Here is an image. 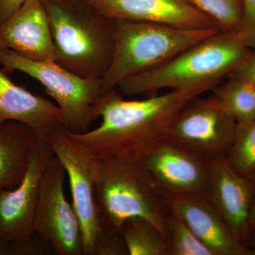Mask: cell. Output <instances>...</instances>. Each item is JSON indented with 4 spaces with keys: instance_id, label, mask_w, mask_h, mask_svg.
Returning <instances> with one entry per match:
<instances>
[{
    "instance_id": "4fadbf2b",
    "label": "cell",
    "mask_w": 255,
    "mask_h": 255,
    "mask_svg": "<svg viewBox=\"0 0 255 255\" xmlns=\"http://www.w3.org/2000/svg\"><path fill=\"white\" fill-rule=\"evenodd\" d=\"M0 40L6 49L34 61H55L56 51L49 18L42 0H26L0 24Z\"/></svg>"
},
{
    "instance_id": "d6986e66",
    "label": "cell",
    "mask_w": 255,
    "mask_h": 255,
    "mask_svg": "<svg viewBox=\"0 0 255 255\" xmlns=\"http://www.w3.org/2000/svg\"><path fill=\"white\" fill-rule=\"evenodd\" d=\"M122 234L128 255H168L163 234L147 220L128 219L122 226Z\"/></svg>"
},
{
    "instance_id": "2e32d148",
    "label": "cell",
    "mask_w": 255,
    "mask_h": 255,
    "mask_svg": "<svg viewBox=\"0 0 255 255\" xmlns=\"http://www.w3.org/2000/svg\"><path fill=\"white\" fill-rule=\"evenodd\" d=\"M9 122L25 124L46 139L63 127L61 111L55 102L18 86L0 70V127Z\"/></svg>"
},
{
    "instance_id": "8fae6325",
    "label": "cell",
    "mask_w": 255,
    "mask_h": 255,
    "mask_svg": "<svg viewBox=\"0 0 255 255\" xmlns=\"http://www.w3.org/2000/svg\"><path fill=\"white\" fill-rule=\"evenodd\" d=\"M142 162L166 196L206 195L208 159L179 142L162 139Z\"/></svg>"
},
{
    "instance_id": "ba28073f",
    "label": "cell",
    "mask_w": 255,
    "mask_h": 255,
    "mask_svg": "<svg viewBox=\"0 0 255 255\" xmlns=\"http://www.w3.org/2000/svg\"><path fill=\"white\" fill-rule=\"evenodd\" d=\"M48 141L68 178L72 205L81 226L84 255H94L95 240L101 231L95 196L99 157L69 136L64 127L52 132Z\"/></svg>"
},
{
    "instance_id": "277c9868",
    "label": "cell",
    "mask_w": 255,
    "mask_h": 255,
    "mask_svg": "<svg viewBox=\"0 0 255 255\" xmlns=\"http://www.w3.org/2000/svg\"><path fill=\"white\" fill-rule=\"evenodd\" d=\"M95 196L101 229L122 233L128 219L142 218L164 236L167 196L142 162L99 157Z\"/></svg>"
},
{
    "instance_id": "5b68a950",
    "label": "cell",
    "mask_w": 255,
    "mask_h": 255,
    "mask_svg": "<svg viewBox=\"0 0 255 255\" xmlns=\"http://www.w3.org/2000/svg\"><path fill=\"white\" fill-rule=\"evenodd\" d=\"M220 31L217 27L183 28L115 19L113 56L102 80V95L122 80L158 66Z\"/></svg>"
},
{
    "instance_id": "ffe728a7",
    "label": "cell",
    "mask_w": 255,
    "mask_h": 255,
    "mask_svg": "<svg viewBox=\"0 0 255 255\" xmlns=\"http://www.w3.org/2000/svg\"><path fill=\"white\" fill-rule=\"evenodd\" d=\"M224 157L236 173L255 183V119L237 124Z\"/></svg>"
},
{
    "instance_id": "484cf974",
    "label": "cell",
    "mask_w": 255,
    "mask_h": 255,
    "mask_svg": "<svg viewBox=\"0 0 255 255\" xmlns=\"http://www.w3.org/2000/svg\"><path fill=\"white\" fill-rule=\"evenodd\" d=\"M26 0H0V24L14 14Z\"/></svg>"
},
{
    "instance_id": "ac0fdd59",
    "label": "cell",
    "mask_w": 255,
    "mask_h": 255,
    "mask_svg": "<svg viewBox=\"0 0 255 255\" xmlns=\"http://www.w3.org/2000/svg\"><path fill=\"white\" fill-rule=\"evenodd\" d=\"M228 78L227 81L212 89L211 97L236 123L255 120V85L238 77L230 75Z\"/></svg>"
},
{
    "instance_id": "9a60e30c",
    "label": "cell",
    "mask_w": 255,
    "mask_h": 255,
    "mask_svg": "<svg viewBox=\"0 0 255 255\" xmlns=\"http://www.w3.org/2000/svg\"><path fill=\"white\" fill-rule=\"evenodd\" d=\"M166 196L169 208L179 214L196 237L214 255H254L252 250L238 239L205 196Z\"/></svg>"
},
{
    "instance_id": "9c48e42d",
    "label": "cell",
    "mask_w": 255,
    "mask_h": 255,
    "mask_svg": "<svg viewBox=\"0 0 255 255\" xmlns=\"http://www.w3.org/2000/svg\"><path fill=\"white\" fill-rule=\"evenodd\" d=\"M195 100L177 114L167 137L206 159L224 155L232 142L237 123L212 97Z\"/></svg>"
},
{
    "instance_id": "f546056e",
    "label": "cell",
    "mask_w": 255,
    "mask_h": 255,
    "mask_svg": "<svg viewBox=\"0 0 255 255\" xmlns=\"http://www.w3.org/2000/svg\"><path fill=\"white\" fill-rule=\"evenodd\" d=\"M5 47L3 46L2 43H1V40H0V52L3 51V50H6Z\"/></svg>"
},
{
    "instance_id": "e0dca14e",
    "label": "cell",
    "mask_w": 255,
    "mask_h": 255,
    "mask_svg": "<svg viewBox=\"0 0 255 255\" xmlns=\"http://www.w3.org/2000/svg\"><path fill=\"white\" fill-rule=\"evenodd\" d=\"M38 137L31 128L18 122L0 127V191L21 182Z\"/></svg>"
},
{
    "instance_id": "8992f818",
    "label": "cell",
    "mask_w": 255,
    "mask_h": 255,
    "mask_svg": "<svg viewBox=\"0 0 255 255\" xmlns=\"http://www.w3.org/2000/svg\"><path fill=\"white\" fill-rule=\"evenodd\" d=\"M0 64L4 72L16 70L40 82L59 107L68 131L87 132L97 119L96 107L102 96L101 79L83 78L55 61L28 60L8 49L0 52Z\"/></svg>"
},
{
    "instance_id": "7a4b0ae2",
    "label": "cell",
    "mask_w": 255,
    "mask_h": 255,
    "mask_svg": "<svg viewBox=\"0 0 255 255\" xmlns=\"http://www.w3.org/2000/svg\"><path fill=\"white\" fill-rule=\"evenodd\" d=\"M251 50L236 32L220 31L158 66L122 80L117 87L125 96L153 95L164 89L212 90Z\"/></svg>"
},
{
    "instance_id": "83f0119b",
    "label": "cell",
    "mask_w": 255,
    "mask_h": 255,
    "mask_svg": "<svg viewBox=\"0 0 255 255\" xmlns=\"http://www.w3.org/2000/svg\"><path fill=\"white\" fill-rule=\"evenodd\" d=\"M250 227L251 231L255 228V195L251 208V215H250Z\"/></svg>"
},
{
    "instance_id": "30bf717a",
    "label": "cell",
    "mask_w": 255,
    "mask_h": 255,
    "mask_svg": "<svg viewBox=\"0 0 255 255\" xmlns=\"http://www.w3.org/2000/svg\"><path fill=\"white\" fill-rule=\"evenodd\" d=\"M53 155L48 139L38 137L21 182L14 189L0 191V238L5 241H18L34 233L42 175Z\"/></svg>"
},
{
    "instance_id": "cb8c5ba5",
    "label": "cell",
    "mask_w": 255,
    "mask_h": 255,
    "mask_svg": "<svg viewBox=\"0 0 255 255\" xmlns=\"http://www.w3.org/2000/svg\"><path fill=\"white\" fill-rule=\"evenodd\" d=\"M243 13L241 23L235 31L247 47L255 49V0H242Z\"/></svg>"
},
{
    "instance_id": "7402d4cb",
    "label": "cell",
    "mask_w": 255,
    "mask_h": 255,
    "mask_svg": "<svg viewBox=\"0 0 255 255\" xmlns=\"http://www.w3.org/2000/svg\"><path fill=\"white\" fill-rule=\"evenodd\" d=\"M196 9L207 15L223 31H235L242 17V0H187Z\"/></svg>"
},
{
    "instance_id": "5bb4252c",
    "label": "cell",
    "mask_w": 255,
    "mask_h": 255,
    "mask_svg": "<svg viewBox=\"0 0 255 255\" xmlns=\"http://www.w3.org/2000/svg\"><path fill=\"white\" fill-rule=\"evenodd\" d=\"M113 19L130 20L183 28H219L187 0H88Z\"/></svg>"
},
{
    "instance_id": "f1b7e54d",
    "label": "cell",
    "mask_w": 255,
    "mask_h": 255,
    "mask_svg": "<svg viewBox=\"0 0 255 255\" xmlns=\"http://www.w3.org/2000/svg\"><path fill=\"white\" fill-rule=\"evenodd\" d=\"M250 248L255 255V228L252 230L250 237Z\"/></svg>"
},
{
    "instance_id": "603a6c76",
    "label": "cell",
    "mask_w": 255,
    "mask_h": 255,
    "mask_svg": "<svg viewBox=\"0 0 255 255\" xmlns=\"http://www.w3.org/2000/svg\"><path fill=\"white\" fill-rule=\"evenodd\" d=\"M94 255H128L122 233L101 229L95 240Z\"/></svg>"
},
{
    "instance_id": "7c38bea8",
    "label": "cell",
    "mask_w": 255,
    "mask_h": 255,
    "mask_svg": "<svg viewBox=\"0 0 255 255\" xmlns=\"http://www.w3.org/2000/svg\"><path fill=\"white\" fill-rule=\"evenodd\" d=\"M208 161L206 199L238 239L250 248V215L255 195V183L236 173L224 155Z\"/></svg>"
},
{
    "instance_id": "52a82bcc",
    "label": "cell",
    "mask_w": 255,
    "mask_h": 255,
    "mask_svg": "<svg viewBox=\"0 0 255 255\" xmlns=\"http://www.w3.org/2000/svg\"><path fill=\"white\" fill-rule=\"evenodd\" d=\"M66 172L53 154L42 175L34 232L49 244L53 254L84 255L81 226L64 191Z\"/></svg>"
},
{
    "instance_id": "4316f807",
    "label": "cell",
    "mask_w": 255,
    "mask_h": 255,
    "mask_svg": "<svg viewBox=\"0 0 255 255\" xmlns=\"http://www.w3.org/2000/svg\"><path fill=\"white\" fill-rule=\"evenodd\" d=\"M10 242L0 238V255H9Z\"/></svg>"
},
{
    "instance_id": "44dd1931",
    "label": "cell",
    "mask_w": 255,
    "mask_h": 255,
    "mask_svg": "<svg viewBox=\"0 0 255 255\" xmlns=\"http://www.w3.org/2000/svg\"><path fill=\"white\" fill-rule=\"evenodd\" d=\"M164 236L168 255H214L172 209L166 220Z\"/></svg>"
},
{
    "instance_id": "3957f363",
    "label": "cell",
    "mask_w": 255,
    "mask_h": 255,
    "mask_svg": "<svg viewBox=\"0 0 255 255\" xmlns=\"http://www.w3.org/2000/svg\"><path fill=\"white\" fill-rule=\"evenodd\" d=\"M49 18L56 59L83 78L101 79L114 49L115 19L88 0H42Z\"/></svg>"
},
{
    "instance_id": "d4e9b609",
    "label": "cell",
    "mask_w": 255,
    "mask_h": 255,
    "mask_svg": "<svg viewBox=\"0 0 255 255\" xmlns=\"http://www.w3.org/2000/svg\"><path fill=\"white\" fill-rule=\"evenodd\" d=\"M230 75L245 79L255 86V49L251 50Z\"/></svg>"
},
{
    "instance_id": "6da1fadb",
    "label": "cell",
    "mask_w": 255,
    "mask_h": 255,
    "mask_svg": "<svg viewBox=\"0 0 255 255\" xmlns=\"http://www.w3.org/2000/svg\"><path fill=\"white\" fill-rule=\"evenodd\" d=\"M208 91L194 88L170 90L141 100H127L115 89L101 97L95 114L102 123L72 137L102 158L142 162L150 150L167 137L177 114L191 101Z\"/></svg>"
}]
</instances>
